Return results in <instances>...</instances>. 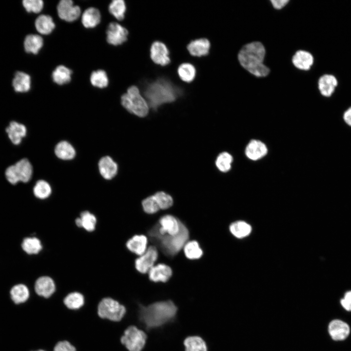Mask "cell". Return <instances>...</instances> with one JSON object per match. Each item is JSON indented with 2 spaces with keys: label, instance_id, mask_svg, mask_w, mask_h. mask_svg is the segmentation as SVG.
Returning a JSON list of instances; mask_svg holds the SVG:
<instances>
[{
  "label": "cell",
  "instance_id": "6da1fadb",
  "mask_svg": "<svg viewBox=\"0 0 351 351\" xmlns=\"http://www.w3.org/2000/svg\"><path fill=\"white\" fill-rule=\"evenodd\" d=\"M177 310L171 300L156 302L147 306L139 305L138 319L148 330L156 328L174 320Z\"/></svg>",
  "mask_w": 351,
  "mask_h": 351
},
{
  "label": "cell",
  "instance_id": "7a4b0ae2",
  "mask_svg": "<svg viewBox=\"0 0 351 351\" xmlns=\"http://www.w3.org/2000/svg\"><path fill=\"white\" fill-rule=\"evenodd\" d=\"M180 94L178 88L163 78L149 83L144 92L149 107L155 111L163 104L175 101Z\"/></svg>",
  "mask_w": 351,
  "mask_h": 351
},
{
  "label": "cell",
  "instance_id": "3957f363",
  "mask_svg": "<svg viewBox=\"0 0 351 351\" xmlns=\"http://www.w3.org/2000/svg\"><path fill=\"white\" fill-rule=\"evenodd\" d=\"M265 49L260 42L255 41L244 45L240 50L238 58L241 65L258 77L268 75L270 69L263 64Z\"/></svg>",
  "mask_w": 351,
  "mask_h": 351
},
{
  "label": "cell",
  "instance_id": "277c9868",
  "mask_svg": "<svg viewBox=\"0 0 351 351\" xmlns=\"http://www.w3.org/2000/svg\"><path fill=\"white\" fill-rule=\"evenodd\" d=\"M189 231L183 223L180 232L175 235L148 234L150 241L167 256L173 257L183 248L189 238Z\"/></svg>",
  "mask_w": 351,
  "mask_h": 351
},
{
  "label": "cell",
  "instance_id": "5b68a950",
  "mask_svg": "<svg viewBox=\"0 0 351 351\" xmlns=\"http://www.w3.org/2000/svg\"><path fill=\"white\" fill-rule=\"evenodd\" d=\"M121 103L129 112L138 117H145L148 114V103L136 86H130L122 95Z\"/></svg>",
  "mask_w": 351,
  "mask_h": 351
},
{
  "label": "cell",
  "instance_id": "8992f818",
  "mask_svg": "<svg viewBox=\"0 0 351 351\" xmlns=\"http://www.w3.org/2000/svg\"><path fill=\"white\" fill-rule=\"evenodd\" d=\"M97 312L100 319L118 323L124 317L126 308L117 300L111 297H105L98 302Z\"/></svg>",
  "mask_w": 351,
  "mask_h": 351
},
{
  "label": "cell",
  "instance_id": "52a82bcc",
  "mask_svg": "<svg viewBox=\"0 0 351 351\" xmlns=\"http://www.w3.org/2000/svg\"><path fill=\"white\" fill-rule=\"evenodd\" d=\"M147 340V335L134 325L126 328L121 334L119 341L128 351H141Z\"/></svg>",
  "mask_w": 351,
  "mask_h": 351
},
{
  "label": "cell",
  "instance_id": "ba28073f",
  "mask_svg": "<svg viewBox=\"0 0 351 351\" xmlns=\"http://www.w3.org/2000/svg\"><path fill=\"white\" fill-rule=\"evenodd\" d=\"M183 223L172 214H165L148 231L147 234L175 235L180 232Z\"/></svg>",
  "mask_w": 351,
  "mask_h": 351
},
{
  "label": "cell",
  "instance_id": "9c48e42d",
  "mask_svg": "<svg viewBox=\"0 0 351 351\" xmlns=\"http://www.w3.org/2000/svg\"><path fill=\"white\" fill-rule=\"evenodd\" d=\"M158 254L157 249L155 246H149L144 254L135 260V266L136 270L141 273H148L154 266L158 258Z\"/></svg>",
  "mask_w": 351,
  "mask_h": 351
},
{
  "label": "cell",
  "instance_id": "30bf717a",
  "mask_svg": "<svg viewBox=\"0 0 351 351\" xmlns=\"http://www.w3.org/2000/svg\"><path fill=\"white\" fill-rule=\"evenodd\" d=\"M106 33L107 42L112 45H121L127 40V29L116 22L108 24Z\"/></svg>",
  "mask_w": 351,
  "mask_h": 351
},
{
  "label": "cell",
  "instance_id": "8fae6325",
  "mask_svg": "<svg viewBox=\"0 0 351 351\" xmlns=\"http://www.w3.org/2000/svg\"><path fill=\"white\" fill-rule=\"evenodd\" d=\"M57 12L61 20L67 22L77 20L80 15L81 10L71 0H61L57 6Z\"/></svg>",
  "mask_w": 351,
  "mask_h": 351
},
{
  "label": "cell",
  "instance_id": "7c38bea8",
  "mask_svg": "<svg viewBox=\"0 0 351 351\" xmlns=\"http://www.w3.org/2000/svg\"><path fill=\"white\" fill-rule=\"evenodd\" d=\"M33 289L38 296L48 299L55 292L56 286L54 280L51 277L47 275H42L36 278Z\"/></svg>",
  "mask_w": 351,
  "mask_h": 351
},
{
  "label": "cell",
  "instance_id": "4fadbf2b",
  "mask_svg": "<svg viewBox=\"0 0 351 351\" xmlns=\"http://www.w3.org/2000/svg\"><path fill=\"white\" fill-rule=\"evenodd\" d=\"M150 57L154 62L161 66H166L171 61L167 46L159 41L152 43L150 48Z\"/></svg>",
  "mask_w": 351,
  "mask_h": 351
},
{
  "label": "cell",
  "instance_id": "5bb4252c",
  "mask_svg": "<svg viewBox=\"0 0 351 351\" xmlns=\"http://www.w3.org/2000/svg\"><path fill=\"white\" fill-rule=\"evenodd\" d=\"M328 332L332 338L335 341L346 339L350 332L348 324L339 319L332 320L329 324Z\"/></svg>",
  "mask_w": 351,
  "mask_h": 351
},
{
  "label": "cell",
  "instance_id": "9a60e30c",
  "mask_svg": "<svg viewBox=\"0 0 351 351\" xmlns=\"http://www.w3.org/2000/svg\"><path fill=\"white\" fill-rule=\"evenodd\" d=\"M172 274V268L163 263L154 266L148 272L149 279L154 282H166L170 279Z\"/></svg>",
  "mask_w": 351,
  "mask_h": 351
},
{
  "label": "cell",
  "instance_id": "2e32d148",
  "mask_svg": "<svg viewBox=\"0 0 351 351\" xmlns=\"http://www.w3.org/2000/svg\"><path fill=\"white\" fill-rule=\"evenodd\" d=\"M98 170L101 176L105 179H111L117 173V163L109 156L100 158L98 164Z\"/></svg>",
  "mask_w": 351,
  "mask_h": 351
},
{
  "label": "cell",
  "instance_id": "e0dca14e",
  "mask_svg": "<svg viewBox=\"0 0 351 351\" xmlns=\"http://www.w3.org/2000/svg\"><path fill=\"white\" fill-rule=\"evenodd\" d=\"M338 84L336 77L332 74H325L322 76L318 81L319 90L324 97H331L334 92Z\"/></svg>",
  "mask_w": 351,
  "mask_h": 351
},
{
  "label": "cell",
  "instance_id": "ac0fdd59",
  "mask_svg": "<svg viewBox=\"0 0 351 351\" xmlns=\"http://www.w3.org/2000/svg\"><path fill=\"white\" fill-rule=\"evenodd\" d=\"M64 306L69 310L77 311L81 309L86 304L84 295L78 292L68 293L63 299Z\"/></svg>",
  "mask_w": 351,
  "mask_h": 351
},
{
  "label": "cell",
  "instance_id": "d6986e66",
  "mask_svg": "<svg viewBox=\"0 0 351 351\" xmlns=\"http://www.w3.org/2000/svg\"><path fill=\"white\" fill-rule=\"evenodd\" d=\"M268 149L266 145L258 140H252L247 145L245 154L250 159L258 160L264 156L267 153Z\"/></svg>",
  "mask_w": 351,
  "mask_h": 351
},
{
  "label": "cell",
  "instance_id": "ffe728a7",
  "mask_svg": "<svg viewBox=\"0 0 351 351\" xmlns=\"http://www.w3.org/2000/svg\"><path fill=\"white\" fill-rule=\"evenodd\" d=\"M148 238L143 234H136L128 239L126 246L132 253L141 255L147 249Z\"/></svg>",
  "mask_w": 351,
  "mask_h": 351
},
{
  "label": "cell",
  "instance_id": "44dd1931",
  "mask_svg": "<svg viewBox=\"0 0 351 351\" xmlns=\"http://www.w3.org/2000/svg\"><path fill=\"white\" fill-rule=\"evenodd\" d=\"M20 246L22 251L29 256L38 255L43 249L41 241L37 236L24 237L22 240Z\"/></svg>",
  "mask_w": 351,
  "mask_h": 351
},
{
  "label": "cell",
  "instance_id": "7402d4cb",
  "mask_svg": "<svg viewBox=\"0 0 351 351\" xmlns=\"http://www.w3.org/2000/svg\"><path fill=\"white\" fill-rule=\"evenodd\" d=\"M12 300L17 304L26 302L30 297V291L27 285L18 283L13 286L9 291Z\"/></svg>",
  "mask_w": 351,
  "mask_h": 351
},
{
  "label": "cell",
  "instance_id": "603a6c76",
  "mask_svg": "<svg viewBox=\"0 0 351 351\" xmlns=\"http://www.w3.org/2000/svg\"><path fill=\"white\" fill-rule=\"evenodd\" d=\"M6 132L11 142L15 145L20 143L27 133L26 127L16 121H11L6 129Z\"/></svg>",
  "mask_w": 351,
  "mask_h": 351
},
{
  "label": "cell",
  "instance_id": "cb8c5ba5",
  "mask_svg": "<svg viewBox=\"0 0 351 351\" xmlns=\"http://www.w3.org/2000/svg\"><path fill=\"white\" fill-rule=\"evenodd\" d=\"M210 46L207 39L201 38L191 41L187 45V49L191 55L201 57L208 55Z\"/></svg>",
  "mask_w": 351,
  "mask_h": 351
},
{
  "label": "cell",
  "instance_id": "d4e9b609",
  "mask_svg": "<svg viewBox=\"0 0 351 351\" xmlns=\"http://www.w3.org/2000/svg\"><path fill=\"white\" fill-rule=\"evenodd\" d=\"M101 14L99 11L95 7H89L82 13L81 22L86 28L96 27L100 22Z\"/></svg>",
  "mask_w": 351,
  "mask_h": 351
},
{
  "label": "cell",
  "instance_id": "484cf974",
  "mask_svg": "<svg viewBox=\"0 0 351 351\" xmlns=\"http://www.w3.org/2000/svg\"><path fill=\"white\" fill-rule=\"evenodd\" d=\"M16 173L19 181L26 183L31 178L33 168L30 161L26 158H23L14 165Z\"/></svg>",
  "mask_w": 351,
  "mask_h": 351
},
{
  "label": "cell",
  "instance_id": "4316f807",
  "mask_svg": "<svg viewBox=\"0 0 351 351\" xmlns=\"http://www.w3.org/2000/svg\"><path fill=\"white\" fill-rule=\"evenodd\" d=\"M292 61L296 68L303 70H308L313 63V58L309 52L299 50L293 56Z\"/></svg>",
  "mask_w": 351,
  "mask_h": 351
},
{
  "label": "cell",
  "instance_id": "83f0119b",
  "mask_svg": "<svg viewBox=\"0 0 351 351\" xmlns=\"http://www.w3.org/2000/svg\"><path fill=\"white\" fill-rule=\"evenodd\" d=\"M35 27L41 34L49 35L55 28V24L52 18L47 15L39 16L35 21Z\"/></svg>",
  "mask_w": 351,
  "mask_h": 351
},
{
  "label": "cell",
  "instance_id": "f1b7e54d",
  "mask_svg": "<svg viewBox=\"0 0 351 351\" xmlns=\"http://www.w3.org/2000/svg\"><path fill=\"white\" fill-rule=\"evenodd\" d=\"M56 156L62 160H71L76 156V151L74 147L67 141L58 142L55 148Z\"/></svg>",
  "mask_w": 351,
  "mask_h": 351
},
{
  "label": "cell",
  "instance_id": "f546056e",
  "mask_svg": "<svg viewBox=\"0 0 351 351\" xmlns=\"http://www.w3.org/2000/svg\"><path fill=\"white\" fill-rule=\"evenodd\" d=\"M72 72L65 66H58L53 71L52 78L53 81L60 85L69 83L71 79Z\"/></svg>",
  "mask_w": 351,
  "mask_h": 351
},
{
  "label": "cell",
  "instance_id": "4dcf8cb0",
  "mask_svg": "<svg viewBox=\"0 0 351 351\" xmlns=\"http://www.w3.org/2000/svg\"><path fill=\"white\" fill-rule=\"evenodd\" d=\"M13 86L17 92H26L31 88V78L22 72H17L13 80Z\"/></svg>",
  "mask_w": 351,
  "mask_h": 351
},
{
  "label": "cell",
  "instance_id": "1f68e13d",
  "mask_svg": "<svg viewBox=\"0 0 351 351\" xmlns=\"http://www.w3.org/2000/svg\"><path fill=\"white\" fill-rule=\"evenodd\" d=\"M75 222L78 227L83 228L87 231L92 232L95 229L97 219L93 214L86 211L81 213L80 217L76 219Z\"/></svg>",
  "mask_w": 351,
  "mask_h": 351
},
{
  "label": "cell",
  "instance_id": "d6a6232c",
  "mask_svg": "<svg viewBox=\"0 0 351 351\" xmlns=\"http://www.w3.org/2000/svg\"><path fill=\"white\" fill-rule=\"evenodd\" d=\"M43 45L42 38L39 35L30 34L25 38L24 46L27 53L37 54Z\"/></svg>",
  "mask_w": 351,
  "mask_h": 351
},
{
  "label": "cell",
  "instance_id": "836d02e7",
  "mask_svg": "<svg viewBox=\"0 0 351 351\" xmlns=\"http://www.w3.org/2000/svg\"><path fill=\"white\" fill-rule=\"evenodd\" d=\"M185 256L189 259L195 260L201 258L203 254L202 249L196 240L189 241L183 247Z\"/></svg>",
  "mask_w": 351,
  "mask_h": 351
},
{
  "label": "cell",
  "instance_id": "e575fe53",
  "mask_svg": "<svg viewBox=\"0 0 351 351\" xmlns=\"http://www.w3.org/2000/svg\"><path fill=\"white\" fill-rule=\"evenodd\" d=\"M185 351H208L204 340L198 336L187 337L184 341Z\"/></svg>",
  "mask_w": 351,
  "mask_h": 351
},
{
  "label": "cell",
  "instance_id": "d590c367",
  "mask_svg": "<svg viewBox=\"0 0 351 351\" xmlns=\"http://www.w3.org/2000/svg\"><path fill=\"white\" fill-rule=\"evenodd\" d=\"M229 229L233 235L239 238L249 235L252 231L251 225L243 221H237L232 223L230 225Z\"/></svg>",
  "mask_w": 351,
  "mask_h": 351
},
{
  "label": "cell",
  "instance_id": "8d00e7d4",
  "mask_svg": "<svg viewBox=\"0 0 351 351\" xmlns=\"http://www.w3.org/2000/svg\"><path fill=\"white\" fill-rule=\"evenodd\" d=\"M177 73L180 79L186 82H191L195 78L196 70L190 63H183L177 69Z\"/></svg>",
  "mask_w": 351,
  "mask_h": 351
},
{
  "label": "cell",
  "instance_id": "74e56055",
  "mask_svg": "<svg viewBox=\"0 0 351 351\" xmlns=\"http://www.w3.org/2000/svg\"><path fill=\"white\" fill-rule=\"evenodd\" d=\"M91 84L99 88H104L109 84V79L106 72L101 69L93 71L90 78Z\"/></svg>",
  "mask_w": 351,
  "mask_h": 351
},
{
  "label": "cell",
  "instance_id": "f35d334b",
  "mask_svg": "<svg viewBox=\"0 0 351 351\" xmlns=\"http://www.w3.org/2000/svg\"><path fill=\"white\" fill-rule=\"evenodd\" d=\"M34 196L39 199H45L51 194L52 189L50 185L44 180H38L33 190Z\"/></svg>",
  "mask_w": 351,
  "mask_h": 351
},
{
  "label": "cell",
  "instance_id": "ab89813d",
  "mask_svg": "<svg viewBox=\"0 0 351 351\" xmlns=\"http://www.w3.org/2000/svg\"><path fill=\"white\" fill-rule=\"evenodd\" d=\"M109 11L116 19L121 20L125 17L126 10L125 2L123 0H114L109 4Z\"/></svg>",
  "mask_w": 351,
  "mask_h": 351
},
{
  "label": "cell",
  "instance_id": "60d3db41",
  "mask_svg": "<svg viewBox=\"0 0 351 351\" xmlns=\"http://www.w3.org/2000/svg\"><path fill=\"white\" fill-rule=\"evenodd\" d=\"M232 161V156L228 152H224L217 156L215 160V165L220 171L227 172L230 170Z\"/></svg>",
  "mask_w": 351,
  "mask_h": 351
},
{
  "label": "cell",
  "instance_id": "b9f144b4",
  "mask_svg": "<svg viewBox=\"0 0 351 351\" xmlns=\"http://www.w3.org/2000/svg\"><path fill=\"white\" fill-rule=\"evenodd\" d=\"M160 209L169 208L173 204V199L169 194L163 191H159L153 195Z\"/></svg>",
  "mask_w": 351,
  "mask_h": 351
},
{
  "label": "cell",
  "instance_id": "7bdbcfd3",
  "mask_svg": "<svg viewBox=\"0 0 351 351\" xmlns=\"http://www.w3.org/2000/svg\"><path fill=\"white\" fill-rule=\"evenodd\" d=\"M143 211L149 214H153L157 212L159 207L153 195L148 196L142 201Z\"/></svg>",
  "mask_w": 351,
  "mask_h": 351
},
{
  "label": "cell",
  "instance_id": "ee69618b",
  "mask_svg": "<svg viewBox=\"0 0 351 351\" xmlns=\"http://www.w3.org/2000/svg\"><path fill=\"white\" fill-rule=\"evenodd\" d=\"M23 6L28 12L38 13L43 7V2L41 0H24Z\"/></svg>",
  "mask_w": 351,
  "mask_h": 351
},
{
  "label": "cell",
  "instance_id": "f6af8a7d",
  "mask_svg": "<svg viewBox=\"0 0 351 351\" xmlns=\"http://www.w3.org/2000/svg\"><path fill=\"white\" fill-rule=\"evenodd\" d=\"M52 351H77V349L69 341L62 340L55 345Z\"/></svg>",
  "mask_w": 351,
  "mask_h": 351
},
{
  "label": "cell",
  "instance_id": "bcb514c9",
  "mask_svg": "<svg viewBox=\"0 0 351 351\" xmlns=\"http://www.w3.org/2000/svg\"><path fill=\"white\" fill-rule=\"evenodd\" d=\"M5 174L7 180L11 184L15 185L19 181L16 173L14 165L8 167L5 171Z\"/></svg>",
  "mask_w": 351,
  "mask_h": 351
},
{
  "label": "cell",
  "instance_id": "7dc6e473",
  "mask_svg": "<svg viewBox=\"0 0 351 351\" xmlns=\"http://www.w3.org/2000/svg\"><path fill=\"white\" fill-rule=\"evenodd\" d=\"M340 303L346 311H351V291L345 294L344 297L340 300Z\"/></svg>",
  "mask_w": 351,
  "mask_h": 351
},
{
  "label": "cell",
  "instance_id": "c3c4849f",
  "mask_svg": "<svg viewBox=\"0 0 351 351\" xmlns=\"http://www.w3.org/2000/svg\"><path fill=\"white\" fill-rule=\"evenodd\" d=\"M289 1L288 0H271L273 7L277 9H280L284 7Z\"/></svg>",
  "mask_w": 351,
  "mask_h": 351
},
{
  "label": "cell",
  "instance_id": "681fc988",
  "mask_svg": "<svg viewBox=\"0 0 351 351\" xmlns=\"http://www.w3.org/2000/svg\"><path fill=\"white\" fill-rule=\"evenodd\" d=\"M343 119L345 122L351 126V107L349 108L344 113Z\"/></svg>",
  "mask_w": 351,
  "mask_h": 351
},
{
  "label": "cell",
  "instance_id": "f907efd6",
  "mask_svg": "<svg viewBox=\"0 0 351 351\" xmlns=\"http://www.w3.org/2000/svg\"><path fill=\"white\" fill-rule=\"evenodd\" d=\"M35 351H47L43 350V349H39V350Z\"/></svg>",
  "mask_w": 351,
  "mask_h": 351
}]
</instances>
